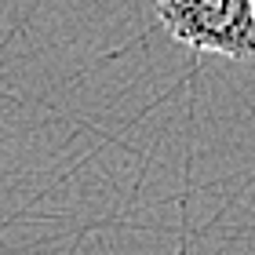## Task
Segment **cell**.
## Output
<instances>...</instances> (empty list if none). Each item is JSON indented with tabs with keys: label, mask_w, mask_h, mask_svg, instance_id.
I'll return each instance as SVG.
<instances>
[{
	"label": "cell",
	"mask_w": 255,
	"mask_h": 255,
	"mask_svg": "<svg viewBox=\"0 0 255 255\" xmlns=\"http://www.w3.org/2000/svg\"><path fill=\"white\" fill-rule=\"evenodd\" d=\"M157 18L175 44L223 59H255V0H160Z\"/></svg>",
	"instance_id": "obj_1"
}]
</instances>
